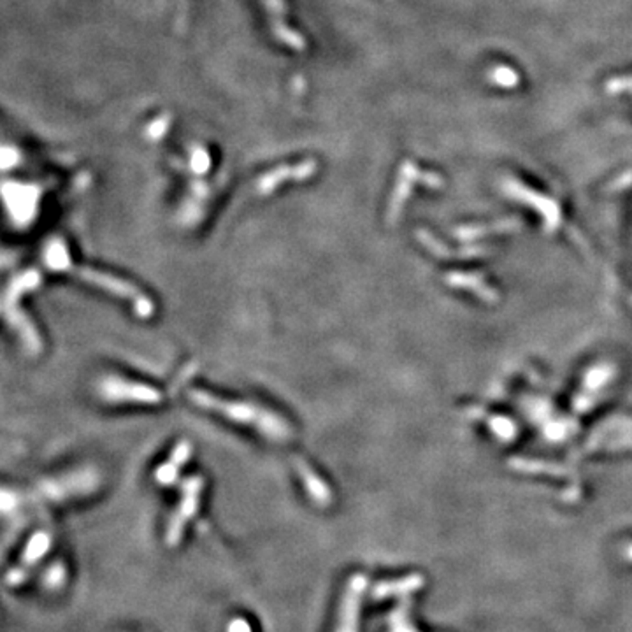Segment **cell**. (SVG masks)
Wrapping results in <instances>:
<instances>
[{
    "label": "cell",
    "mask_w": 632,
    "mask_h": 632,
    "mask_svg": "<svg viewBox=\"0 0 632 632\" xmlns=\"http://www.w3.org/2000/svg\"><path fill=\"white\" fill-rule=\"evenodd\" d=\"M45 262L51 271L72 274V276L85 281V283L93 285V287L100 288V290L109 292V294L116 295V297H122L125 299V301L132 302L134 309H136L139 316L149 318L153 313H155L153 302L149 301L142 292H139L134 285L127 283L125 280H120V277L116 276H111V274L76 265L74 262H72V258L69 257L67 248H65V244L62 243L60 239H53L51 243L46 244Z\"/></svg>",
    "instance_id": "cell-1"
},
{
    "label": "cell",
    "mask_w": 632,
    "mask_h": 632,
    "mask_svg": "<svg viewBox=\"0 0 632 632\" xmlns=\"http://www.w3.org/2000/svg\"><path fill=\"white\" fill-rule=\"evenodd\" d=\"M190 401L207 411H214L236 423L250 425L257 429L264 437L272 441H288L292 437V429L281 416L269 409H262L250 403H236V401L222 399L214 393L204 390H190Z\"/></svg>",
    "instance_id": "cell-2"
},
{
    "label": "cell",
    "mask_w": 632,
    "mask_h": 632,
    "mask_svg": "<svg viewBox=\"0 0 632 632\" xmlns=\"http://www.w3.org/2000/svg\"><path fill=\"white\" fill-rule=\"evenodd\" d=\"M202 480L200 476H192L183 483V497L181 502L178 506V510L174 511L173 517H171L169 524L166 529V543L169 546H176L181 541L183 531H185L186 524L192 520L193 517L199 511V499L200 492H202Z\"/></svg>",
    "instance_id": "cell-3"
},
{
    "label": "cell",
    "mask_w": 632,
    "mask_h": 632,
    "mask_svg": "<svg viewBox=\"0 0 632 632\" xmlns=\"http://www.w3.org/2000/svg\"><path fill=\"white\" fill-rule=\"evenodd\" d=\"M102 397L111 403H141L155 404L162 399V393L144 383L125 381L120 378H108L100 385Z\"/></svg>",
    "instance_id": "cell-4"
},
{
    "label": "cell",
    "mask_w": 632,
    "mask_h": 632,
    "mask_svg": "<svg viewBox=\"0 0 632 632\" xmlns=\"http://www.w3.org/2000/svg\"><path fill=\"white\" fill-rule=\"evenodd\" d=\"M365 590H367L365 575H353L348 580L341 606H339V624L335 627V632H359L360 606Z\"/></svg>",
    "instance_id": "cell-5"
},
{
    "label": "cell",
    "mask_w": 632,
    "mask_h": 632,
    "mask_svg": "<svg viewBox=\"0 0 632 632\" xmlns=\"http://www.w3.org/2000/svg\"><path fill=\"white\" fill-rule=\"evenodd\" d=\"M295 469H297L299 476H301L302 483H304L309 497H311L316 504H320V506H327L332 499L328 485L318 476L315 471H313L304 460H297V462H295Z\"/></svg>",
    "instance_id": "cell-6"
},
{
    "label": "cell",
    "mask_w": 632,
    "mask_h": 632,
    "mask_svg": "<svg viewBox=\"0 0 632 632\" xmlns=\"http://www.w3.org/2000/svg\"><path fill=\"white\" fill-rule=\"evenodd\" d=\"M190 452H192V448H190V444L186 443V441L178 444L176 450L173 452V456H171V459L156 471V481L162 485L174 483L178 474H180V469L185 466L186 459L190 456Z\"/></svg>",
    "instance_id": "cell-7"
},
{
    "label": "cell",
    "mask_w": 632,
    "mask_h": 632,
    "mask_svg": "<svg viewBox=\"0 0 632 632\" xmlns=\"http://www.w3.org/2000/svg\"><path fill=\"white\" fill-rule=\"evenodd\" d=\"M416 585H418V580L415 578L403 580V582H383L372 588V599H385L390 597V595H397L401 592H406V588L409 590V588Z\"/></svg>",
    "instance_id": "cell-8"
},
{
    "label": "cell",
    "mask_w": 632,
    "mask_h": 632,
    "mask_svg": "<svg viewBox=\"0 0 632 632\" xmlns=\"http://www.w3.org/2000/svg\"><path fill=\"white\" fill-rule=\"evenodd\" d=\"M404 619H406V616H404V608H399L397 611H393L389 619L390 632H408L406 620Z\"/></svg>",
    "instance_id": "cell-9"
},
{
    "label": "cell",
    "mask_w": 632,
    "mask_h": 632,
    "mask_svg": "<svg viewBox=\"0 0 632 632\" xmlns=\"http://www.w3.org/2000/svg\"><path fill=\"white\" fill-rule=\"evenodd\" d=\"M226 632H251V627H250V624H248L244 619H236V620H232V622H230V626H229V629H226Z\"/></svg>",
    "instance_id": "cell-10"
}]
</instances>
